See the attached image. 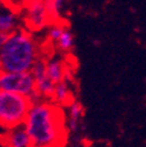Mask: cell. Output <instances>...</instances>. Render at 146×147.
I'll return each instance as SVG.
<instances>
[{
    "mask_svg": "<svg viewBox=\"0 0 146 147\" xmlns=\"http://www.w3.org/2000/svg\"><path fill=\"white\" fill-rule=\"evenodd\" d=\"M22 127L32 147H63L68 132L64 109L50 100H39L30 105Z\"/></svg>",
    "mask_w": 146,
    "mask_h": 147,
    "instance_id": "6da1fadb",
    "label": "cell"
},
{
    "mask_svg": "<svg viewBox=\"0 0 146 147\" xmlns=\"http://www.w3.org/2000/svg\"><path fill=\"white\" fill-rule=\"evenodd\" d=\"M40 57V47L34 35L20 27L7 35L0 51V71H30Z\"/></svg>",
    "mask_w": 146,
    "mask_h": 147,
    "instance_id": "7a4b0ae2",
    "label": "cell"
},
{
    "mask_svg": "<svg viewBox=\"0 0 146 147\" xmlns=\"http://www.w3.org/2000/svg\"><path fill=\"white\" fill-rule=\"evenodd\" d=\"M30 105L29 98L0 90V127L11 130L22 126Z\"/></svg>",
    "mask_w": 146,
    "mask_h": 147,
    "instance_id": "3957f363",
    "label": "cell"
},
{
    "mask_svg": "<svg viewBox=\"0 0 146 147\" xmlns=\"http://www.w3.org/2000/svg\"><path fill=\"white\" fill-rule=\"evenodd\" d=\"M19 14L20 20L25 26L24 28L32 34L47 29L53 24L43 0H34V1L25 5L19 11Z\"/></svg>",
    "mask_w": 146,
    "mask_h": 147,
    "instance_id": "277c9868",
    "label": "cell"
},
{
    "mask_svg": "<svg viewBox=\"0 0 146 147\" xmlns=\"http://www.w3.org/2000/svg\"><path fill=\"white\" fill-rule=\"evenodd\" d=\"M0 90L20 95L29 99L34 95H36L35 81L30 71H26V72L0 71Z\"/></svg>",
    "mask_w": 146,
    "mask_h": 147,
    "instance_id": "5b68a950",
    "label": "cell"
},
{
    "mask_svg": "<svg viewBox=\"0 0 146 147\" xmlns=\"http://www.w3.org/2000/svg\"><path fill=\"white\" fill-rule=\"evenodd\" d=\"M30 74L33 75L34 81H35L36 94H38L39 97L43 100H50L54 88H55V84H54L47 76L45 59L40 57L38 61H36V63L33 65V68L30 70Z\"/></svg>",
    "mask_w": 146,
    "mask_h": 147,
    "instance_id": "8992f818",
    "label": "cell"
},
{
    "mask_svg": "<svg viewBox=\"0 0 146 147\" xmlns=\"http://www.w3.org/2000/svg\"><path fill=\"white\" fill-rule=\"evenodd\" d=\"M64 121L66 128L69 134H77L80 133L82 125H83V117H84V107L83 105L77 102L72 100L67 107H64Z\"/></svg>",
    "mask_w": 146,
    "mask_h": 147,
    "instance_id": "52a82bcc",
    "label": "cell"
},
{
    "mask_svg": "<svg viewBox=\"0 0 146 147\" xmlns=\"http://www.w3.org/2000/svg\"><path fill=\"white\" fill-rule=\"evenodd\" d=\"M46 62V72L48 78L54 83L57 84L64 80L66 75V69H67V63L66 61L59 56V55H54L49 59L45 60Z\"/></svg>",
    "mask_w": 146,
    "mask_h": 147,
    "instance_id": "ba28073f",
    "label": "cell"
},
{
    "mask_svg": "<svg viewBox=\"0 0 146 147\" xmlns=\"http://www.w3.org/2000/svg\"><path fill=\"white\" fill-rule=\"evenodd\" d=\"M0 141L4 144L5 147H32L30 140L22 126L7 130Z\"/></svg>",
    "mask_w": 146,
    "mask_h": 147,
    "instance_id": "9c48e42d",
    "label": "cell"
},
{
    "mask_svg": "<svg viewBox=\"0 0 146 147\" xmlns=\"http://www.w3.org/2000/svg\"><path fill=\"white\" fill-rule=\"evenodd\" d=\"M71 85H72V83H70L68 81H62V82L55 84L50 102L62 109L67 107L72 100H75L74 97H72Z\"/></svg>",
    "mask_w": 146,
    "mask_h": 147,
    "instance_id": "30bf717a",
    "label": "cell"
},
{
    "mask_svg": "<svg viewBox=\"0 0 146 147\" xmlns=\"http://www.w3.org/2000/svg\"><path fill=\"white\" fill-rule=\"evenodd\" d=\"M20 14L9 7L6 6V8H1L0 12V32L8 35L20 28Z\"/></svg>",
    "mask_w": 146,
    "mask_h": 147,
    "instance_id": "8fae6325",
    "label": "cell"
},
{
    "mask_svg": "<svg viewBox=\"0 0 146 147\" xmlns=\"http://www.w3.org/2000/svg\"><path fill=\"white\" fill-rule=\"evenodd\" d=\"M57 49L62 53H70L72 49H74L75 46V36L72 34V32L66 27L63 33L61 34V36L59 38V40L55 42Z\"/></svg>",
    "mask_w": 146,
    "mask_h": 147,
    "instance_id": "7c38bea8",
    "label": "cell"
},
{
    "mask_svg": "<svg viewBox=\"0 0 146 147\" xmlns=\"http://www.w3.org/2000/svg\"><path fill=\"white\" fill-rule=\"evenodd\" d=\"M66 26L60 24V22H53L48 28H47V39L50 41V42H54L55 43L59 38L61 36V34L63 33Z\"/></svg>",
    "mask_w": 146,
    "mask_h": 147,
    "instance_id": "4fadbf2b",
    "label": "cell"
},
{
    "mask_svg": "<svg viewBox=\"0 0 146 147\" xmlns=\"http://www.w3.org/2000/svg\"><path fill=\"white\" fill-rule=\"evenodd\" d=\"M32 1H34V0H6L5 5L7 7L14 9V11H16V12H19L25 5H27Z\"/></svg>",
    "mask_w": 146,
    "mask_h": 147,
    "instance_id": "5bb4252c",
    "label": "cell"
},
{
    "mask_svg": "<svg viewBox=\"0 0 146 147\" xmlns=\"http://www.w3.org/2000/svg\"><path fill=\"white\" fill-rule=\"evenodd\" d=\"M6 39H7V35L0 32V51H1V48H3V46H4L5 41H6Z\"/></svg>",
    "mask_w": 146,
    "mask_h": 147,
    "instance_id": "9a60e30c",
    "label": "cell"
},
{
    "mask_svg": "<svg viewBox=\"0 0 146 147\" xmlns=\"http://www.w3.org/2000/svg\"><path fill=\"white\" fill-rule=\"evenodd\" d=\"M6 3V0H0V4H5Z\"/></svg>",
    "mask_w": 146,
    "mask_h": 147,
    "instance_id": "2e32d148",
    "label": "cell"
},
{
    "mask_svg": "<svg viewBox=\"0 0 146 147\" xmlns=\"http://www.w3.org/2000/svg\"><path fill=\"white\" fill-rule=\"evenodd\" d=\"M0 147H5V146H4V144H3L1 141H0Z\"/></svg>",
    "mask_w": 146,
    "mask_h": 147,
    "instance_id": "e0dca14e",
    "label": "cell"
},
{
    "mask_svg": "<svg viewBox=\"0 0 146 147\" xmlns=\"http://www.w3.org/2000/svg\"><path fill=\"white\" fill-rule=\"evenodd\" d=\"M0 12H1V7H0Z\"/></svg>",
    "mask_w": 146,
    "mask_h": 147,
    "instance_id": "ac0fdd59",
    "label": "cell"
}]
</instances>
